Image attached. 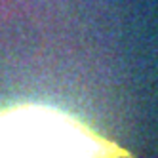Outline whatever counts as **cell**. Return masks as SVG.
Instances as JSON below:
<instances>
[{
    "instance_id": "cell-1",
    "label": "cell",
    "mask_w": 158,
    "mask_h": 158,
    "mask_svg": "<svg viewBox=\"0 0 158 158\" xmlns=\"http://www.w3.org/2000/svg\"><path fill=\"white\" fill-rule=\"evenodd\" d=\"M112 147L67 114L44 107L0 112V156H109Z\"/></svg>"
}]
</instances>
